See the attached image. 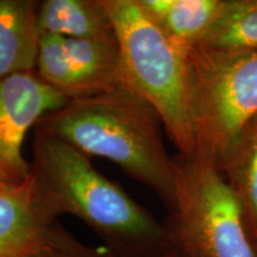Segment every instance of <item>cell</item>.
I'll use <instances>...</instances> for the list:
<instances>
[{
  "label": "cell",
  "mask_w": 257,
  "mask_h": 257,
  "mask_svg": "<svg viewBox=\"0 0 257 257\" xmlns=\"http://www.w3.org/2000/svg\"><path fill=\"white\" fill-rule=\"evenodd\" d=\"M15 182H22V181H17V180H16L15 178H12V176L10 175L6 170L0 168V187H3V186L9 185V184H15Z\"/></svg>",
  "instance_id": "cell-15"
},
{
  "label": "cell",
  "mask_w": 257,
  "mask_h": 257,
  "mask_svg": "<svg viewBox=\"0 0 257 257\" xmlns=\"http://www.w3.org/2000/svg\"><path fill=\"white\" fill-rule=\"evenodd\" d=\"M157 112L121 85L101 94L68 100L38 121L36 130L57 137L89 156L107 159L150 187L167 207L175 188L174 160L161 136Z\"/></svg>",
  "instance_id": "cell-2"
},
{
  "label": "cell",
  "mask_w": 257,
  "mask_h": 257,
  "mask_svg": "<svg viewBox=\"0 0 257 257\" xmlns=\"http://www.w3.org/2000/svg\"><path fill=\"white\" fill-rule=\"evenodd\" d=\"M238 199L246 229L257 244V115L243 128L218 166Z\"/></svg>",
  "instance_id": "cell-12"
},
{
  "label": "cell",
  "mask_w": 257,
  "mask_h": 257,
  "mask_svg": "<svg viewBox=\"0 0 257 257\" xmlns=\"http://www.w3.org/2000/svg\"><path fill=\"white\" fill-rule=\"evenodd\" d=\"M173 160L170 250L178 257H257L238 199L216 163L199 154Z\"/></svg>",
  "instance_id": "cell-4"
},
{
  "label": "cell",
  "mask_w": 257,
  "mask_h": 257,
  "mask_svg": "<svg viewBox=\"0 0 257 257\" xmlns=\"http://www.w3.org/2000/svg\"><path fill=\"white\" fill-rule=\"evenodd\" d=\"M23 257H115L110 250L91 248L74 238L60 224L40 248Z\"/></svg>",
  "instance_id": "cell-14"
},
{
  "label": "cell",
  "mask_w": 257,
  "mask_h": 257,
  "mask_svg": "<svg viewBox=\"0 0 257 257\" xmlns=\"http://www.w3.org/2000/svg\"><path fill=\"white\" fill-rule=\"evenodd\" d=\"M30 163L38 192L57 216L79 218L114 256L156 257L170 250L165 224L76 148L35 128Z\"/></svg>",
  "instance_id": "cell-1"
},
{
  "label": "cell",
  "mask_w": 257,
  "mask_h": 257,
  "mask_svg": "<svg viewBox=\"0 0 257 257\" xmlns=\"http://www.w3.org/2000/svg\"><path fill=\"white\" fill-rule=\"evenodd\" d=\"M120 50L125 85L153 106L180 155L197 152L188 50L148 17L138 0H102Z\"/></svg>",
  "instance_id": "cell-3"
},
{
  "label": "cell",
  "mask_w": 257,
  "mask_h": 257,
  "mask_svg": "<svg viewBox=\"0 0 257 257\" xmlns=\"http://www.w3.org/2000/svg\"><path fill=\"white\" fill-rule=\"evenodd\" d=\"M59 216L38 192L31 173L0 187V257H23L40 248Z\"/></svg>",
  "instance_id": "cell-8"
},
{
  "label": "cell",
  "mask_w": 257,
  "mask_h": 257,
  "mask_svg": "<svg viewBox=\"0 0 257 257\" xmlns=\"http://www.w3.org/2000/svg\"><path fill=\"white\" fill-rule=\"evenodd\" d=\"M36 73L68 100L125 85L115 34L96 38L42 36Z\"/></svg>",
  "instance_id": "cell-6"
},
{
  "label": "cell",
  "mask_w": 257,
  "mask_h": 257,
  "mask_svg": "<svg viewBox=\"0 0 257 257\" xmlns=\"http://www.w3.org/2000/svg\"><path fill=\"white\" fill-rule=\"evenodd\" d=\"M256 248H257V244H256Z\"/></svg>",
  "instance_id": "cell-17"
},
{
  "label": "cell",
  "mask_w": 257,
  "mask_h": 257,
  "mask_svg": "<svg viewBox=\"0 0 257 257\" xmlns=\"http://www.w3.org/2000/svg\"><path fill=\"white\" fill-rule=\"evenodd\" d=\"M67 101L36 72L0 79V168L17 181L27 179L31 163L25 160L22 148L28 131Z\"/></svg>",
  "instance_id": "cell-7"
},
{
  "label": "cell",
  "mask_w": 257,
  "mask_h": 257,
  "mask_svg": "<svg viewBox=\"0 0 257 257\" xmlns=\"http://www.w3.org/2000/svg\"><path fill=\"white\" fill-rule=\"evenodd\" d=\"M115 257H117V256H115ZM156 257H178V256H176L175 253L172 251V250H169V251H167V252H165V253H162V255L156 256Z\"/></svg>",
  "instance_id": "cell-16"
},
{
  "label": "cell",
  "mask_w": 257,
  "mask_h": 257,
  "mask_svg": "<svg viewBox=\"0 0 257 257\" xmlns=\"http://www.w3.org/2000/svg\"><path fill=\"white\" fill-rule=\"evenodd\" d=\"M197 152L219 166L257 115V50H188Z\"/></svg>",
  "instance_id": "cell-5"
},
{
  "label": "cell",
  "mask_w": 257,
  "mask_h": 257,
  "mask_svg": "<svg viewBox=\"0 0 257 257\" xmlns=\"http://www.w3.org/2000/svg\"><path fill=\"white\" fill-rule=\"evenodd\" d=\"M138 4L170 40L191 49L210 34L223 0H138Z\"/></svg>",
  "instance_id": "cell-10"
},
{
  "label": "cell",
  "mask_w": 257,
  "mask_h": 257,
  "mask_svg": "<svg viewBox=\"0 0 257 257\" xmlns=\"http://www.w3.org/2000/svg\"><path fill=\"white\" fill-rule=\"evenodd\" d=\"M42 36L96 38L114 32L102 0H44L37 14Z\"/></svg>",
  "instance_id": "cell-11"
},
{
  "label": "cell",
  "mask_w": 257,
  "mask_h": 257,
  "mask_svg": "<svg viewBox=\"0 0 257 257\" xmlns=\"http://www.w3.org/2000/svg\"><path fill=\"white\" fill-rule=\"evenodd\" d=\"M36 0H0V79L36 72L42 35Z\"/></svg>",
  "instance_id": "cell-9"
},
{
  "label": "cell",
  "mask_w": 257,
  "mask_h": 257,
  "mask_svg": "<svg viewBox=\"0 0 257 257\" xmlns=\"http://www.w3.org/2000/svg\"><path fill=\"white\" fill-rule=\"evenodd\" d=\"M201 46L257 50V0H223L220 14Z\"/></svg>",
  "instance_id": "cell-13"
}]
</instances>
